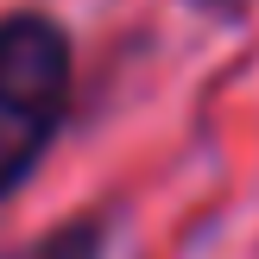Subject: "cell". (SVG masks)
Masks as SVG:
<instances>
[{
    "instance_id": "cell-1",
    "label": "cell",
    "mask_w": 259,
    "mask_h": 259,
    "mask_svg": "<svg viewBox=\"0 0 259 259\" xmlns=\"http://www.w3.org/2000/svg\"><path fill=\"white\" fill-rule=\"evenodd\" d=\"M76 95V45L51 13H0V202L32 184Z\"/></svg>"
},
{
    "instance_id": "cell-2",
    "label": "cell",
    "mask_w": 259,
    "mask_h": 259,
    "mask_svg": "<svg viewBox=\"0 0 259 259\" xmlns=\"http://www.w3.org/2000/svg\"><path fill=\"white\" fill-rule=\"evenodd\" d=\"M19 259H108V222L76 215V222H63L57 234H45L38 247H25Z\"/></svg>"
},
{
    "instance_id": "cell-3",
    "label": "cell",
    "mask_w": 259,
    "mask_h": 259,
    "mask_svg": "<svg viewBox=\"0 0 259 259\" xmlns=\"http://www.w3.org/2000/svg\"><path fill=\"white\" fill-rule=\"evenodd\" d=\"M196 7H209L215 19H247V13H253V0H196Z\"/></svg>"
}]
</instances>
